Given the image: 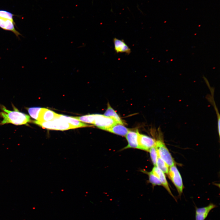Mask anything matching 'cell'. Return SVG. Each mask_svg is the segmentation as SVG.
<instances>
[{
	"label": "cell",
	"instance_id": "1",
	"mask_svg": "<svg viewBox=\"0 0 220 220\" xmlns=\"http://www.w3.org/2000/svg\"><path fill=\"white\" fill-rule=\"evenodd\" d=\"M3 112H0V116L3 119L0 124L4 125L12 123L15 125H27L30 122L29 116L20 112L16 108H14L13 111L9 110L2 107Z\"/></svg>",
	"mask_w": 220,
	"mask_h": 220
},
{
	"label": "cell",
	"instance_id": "2",
	"mask_svg": "<svg viewBox=\"0 0 220 220\" xmlns=\"http://www.w3.org/2000/svg\"><path fill=\"white\" fill-rule=\"evenodd\" d=\"M33 122L44 129L49 130H64L75 128L69 123L58 119L45 122L36 120L33 121Z\"/></svg>",
	"mask_w": 220,
	"mask_h": 220
},
{
	"label": "cell",
	"instance_id": "3",
	"mask_svg": "<svg viewBox=\"0 0 220 220\" xmlns=\"http://www.w3.org/2000/svg\"><path fill=\"white\" fill-rule=\"evenodd\" d=\"M158 156L170 167L175 165V162L164 142L161 140L156 141L155 145Z\"/></svg>",
	"mask_w": 220,
	"mask_h": 220
},
{
	"label": "cell",
	"instance_id": "4",
	"mask_svg": "<svg viewBox=\"0 0 220 220\" xmlns=\"http://www.w3.org/2000/svg\"><path fill=\"white\" fill-rule=\"evenodd\" d=\"M168 174L180 196L183 192L184 185L180 174L175 165L170 167Z\"/></svg>",
	"mask_w": 220,
	"mask_h": 220
},
{
	"label": "cell",
	"instance_id": "5",
	"mask_svg": "<svg viewBox=\"0 0 220 220\" xmlns=\"http://www.w3.org/2000/svg\"><path fill=\"white\" fill-rule=\"evenodd\" d=\"M94 124L100 129L106 130L118 123L113 119L104 115L94 114Z\"/></svg>",
	"mask_w": 220,
	"mask_h": 220
},
{
	"label": "cell",
	"instance_id": "6",
	"mask_svg": "<svg viewBox=\"0 0 220 220\" xmlns=\"http://www.w3.org/2000/svg\"><path fill=\"white\" fill-rule=\"evenodd\" d=\"M156 141L150 137L139 133L138 149L149 151L151 148L155 145Z\"/></svg>",
	"mask_w": 220,
	"mask_h": 220
},
{
	"label": "cell",
	"instance_id": "7",
	"mask_svg": "<svg viewBox=\"0 0 220 220\" xmlns=\"http://www.w3.org/2000/svg\"><path fill=\"white\" fill-rule=\"evenodd\" d=\"M217 206L212 203H210L207 206L201 207H195V220H205L208 216L210 212Z\"/></svg>",
	"mask_w": 220,
	"mask_h": 220
},
{
	"label": "cell",
	"instance_id": "8",
	"mask_svg": "<svg viewBox=\"0 0 220 220\" xmlns=\"http://www.w3.org/2000/svg\"><path fill=\"white\" fill-rule=\"evenodd\" d=\"M138 130L136 131L129 130L125 137L128 144L124 148H133L138 149Z\"/></svg>",
	"mask_w": 220,
	"mask_h": 220
},
{
	"label": "cell",
	"instance_id": "9",
	"mask_svg": "<svg viewBox=\"0 0 220 220\" xmlns=\"http://www.w3.org/2000/svg\"><path fill=\"white\" fill-rule=\"evenodd\" d=\"M57 113L49 109L41 108L37 121L45 122L52 120L56 118Z\"/></svg>",
	"mask_w": 220,
	"mask_h": 220
},
{
	"label": "cell",
	"instance_id": "10",
	"mask_svg": "<svg viewBox=\"0 0 220 220\" xmlns=\"http://www.w3.org/2000/svg\"><path fill=\"white\" fill-rule=\"evenodd\" d=\"M55 119H60L69 123L73 126L75 128L90 126V125L82 123L80 121L74 118L73 117L67 116L57 113Z\"/></svg>",
	"mask_w": 220,
	"mask_h": 220
},
{
	"label": "cell",
	"instance_id": "11",
	"mask_svg": "<svg viewBox=\"0 0 220 220\" xmlns=\"http://www.w3.org/2000/svg\"><path fill=\"white\" fill-rule=\"evenodd\" d=\"M14 21L11 20L0 18V28L3 30L10 31L13 33L18 37L21 34L15 28Z\"/></svg>",
	"mask_w": 220,
	"mask_h": 220
},
{
	"label": "cell",
	"instance_id": "12",
	"mask_svg": "<svg viewBox=\"0 0 220 220\" xmlns=\"http://www.w3.org/2000/svg\"><path fill=\"white\" fill-rule=\"evenodd\" d=\"M113 43L115 50L117 53H125L129 54L131 53L130 48L123 40L115 38L113 39Z\"/></svg>",
	"mask_w": 220,
	"mask_h": 220
},
{
	"label": "cell",
	"instance_id": "13",
	"mask_svg": "<svg viewBox=\"0 0 220 220\" xmlns=\"http://www.w3.org/2000/svg\"><path fill=\"white\" fill-rule=\"evenodd\" d=\"M152 171L159 178L162 183V185L167 190L169 193L175 199L174 196L172 193L170 189L168 183L164 173L156 166L154 167Z\"/></svg>",
	"mask_w": 220,
	"mask_h": 220
},
{
	"label": "cell",
	"instance_id": "14",
	"mask_svg": "<svg viewBox=\"0 0 220 220\" xmlns=\"http://www.w3.org/2000/svg\"><path fill=\"white\" fill-rule=\"evenodd\" d=\"M105 130L121 136H125L129 130L123 125L117 123Z\"/></svg>",
	"mask_w": 220,
	"mask_h": 220
},
{
	"label": "cell",
	"instance_id": "15",
	"mask_svg": "<svg viewBox=\"0 0 220 220\" xmlns=\"http://www.w3.org/2000/svg\"><path fill=\"white\" fill-rule=\"evenodd\" d=\"M104 115L112 118L119 124L123 125L124 123L115 110L108 104L107 108Z\"/></svg>",
	"mask_w": 220,
	"mask_h": 220
},
{
	"label": "cell",
	"instance_id": "16",
	"mask_svg": "<svg viewBox=\"0 0 220 220\" xmlns=\"http://www.w3.org/2000/svg\"><path fill=\"white\" fill-rule=\"evenodd\" d=\"M156 166L164 173L168 174L169 169V166L159 156L157 159Z\"/></svg>",
	"mask_w": 220,
	"mask_h": 220
},
{
	"label": "cell",
	"instance_id": "17",
	"mask_svg": "<svg viewBox=\"0 0 220 220\" xmlns=\"http://www.w3.org/2000/svg\"><path fill=\"white\" fill-rule=\"evenodd\" d=\"M82 122L94 124L95 116L94 114L86 115L81 116L73 117Z\"/></svg>",
	"mask_w": 220,
	"mask_h": 220
},
{
	"label": "cell",
	"instance_id": "18",
	"mask_svg": "<svg viewBox=\"0 0 220 220\" xmlns=\"http://www.w3.org/2000/svg\"><path fill=\"white\" fill-rule=\"evenodd\" d=\"M149 182L153 185H162V183L158 177L152 171L148 173Z\"/></svg>",
	"mask_w": 220,
	"mask_h": 220
},
{
	"label": "cell",
	"instance_id": "19",
	"mask_svg": "<svg viewBox=\"0 0 220 220\" xmlns=\"http://www.w3.org/2000/svg\"><path fill=\"white\" fill-rule=\"evenodd\" d=\"M41 108L34 107L27 108V109L30 116L34 119L37 120L39 113Z\"/></svg>",
	"mask_w": 220,
	"mask_h": 220
},
{
	"label": "cell",
	"instance_id": "20",
	"mask_svg": "<svg viewBox=\"0 0 220 220\" xmlns=\"http://www.w3.org/2000/svg\"><path fill=\"white\" fill-rule=\"evenodd\" d=\"M148 152L152 163L154 166H156L158 155L155 145L151 148Z\"/></svg>",
	"mask_w": 220,
	"mask_h": 220
},
{
	"label": "cell",
	"instance_id": "21",
	"mask_svg": "<svg viewBox=\"0 0 220 220\" xmlns=\"http://www.w3.org/2000/svg\"><path fill=\"white\" fill-rule=\"evenodd\" d=\"M14 14L11 13L4 10H0V18L8 19L14 21Z\"/></svg>",
	"mask_w": 220,
	"mask_h": 220
}]
</instances>
